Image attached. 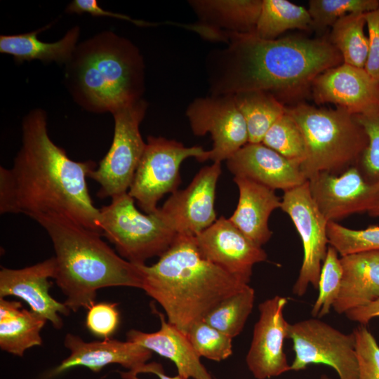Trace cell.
<instances>
[{"label":"cell","instance_id":"1","mask_svg":"<svg viewBox=\"0 0 379 379\" xmlns=\"http://www.w3.org/2000/svg\"><path fill=\"white\" fill-rule=\"evenodd\" d=\"M96 167L75 161L51 139L47 114L34 109L22 123V145L10 168L0 167V213L32 219L57 213L102 234L100 212L91 197L87 178Z\"/></svg>","mask_w":379,"mask_h":379},{"label":"cell","instance_id":"2","mask_svg":"<svg viewBox=\"0 0 379 379\" xmlns=\"http://www.w3.org/2000/svg\"><path fill=\"white\" fill-rule=\"evenodd\" d=\"M343 63L340 53L327 39L265 40L245 34L212 51L206 69L210 95L262 91L280 100L312 86L318 75Z\"/></svg>","mask_w":379,"mask_h":379},{"label":"cell","instance_id":"3","mask_svg":"<svg viewBox=\"0 0 379 379\" xmlns=\"http://www.w3.org/2000/svg\"><path fill=\"white\" fill-rule=\"evenodd\" d=\"M136 265L142 289L162 307L167 321L186 333L222 300L248 285L203 258L192 236L178 234L155 264Z\"/></svg>","mask_w":379,"mask_h":379},{"label":"cell","instance_id":"4","mask_svg":"<svg viewBox=\"0 0 379 379\" xmlns=\"http://www.w3.org/2000/svg\"><path fill=\"white\" fill-rule=\"evenodd\" d=\"M47 232L55 251V282L73 312L88 309L98 290L112 286L141 288L142 277L136 264L117 253L102 234L57 213L32 218Z\"/></svg>","mask_w":379,"mask_h":379},{"label":"cell","instance_id":"5","mask_svg":"<svg viewBox=\"0 0 379 379\" xmlns=\"http://www.w3.org/2000/svg\"><path fill=\"white\" fill-rule=\"evenodd\" d=\"M64 81L74 102L93 113H113L142 98L145 66L139 48L112 31L78 44Z\"/></svg>","mask_w":379,"mask_h":379},{"label":"cell","instance_id":"6","mask_svg":"<svg viewBox=\"0 0 379 379\" xmlns=\"http://www.w3.org/2000/svg\"><path fill=\"white\" fill-rule=\"evenodd\" d=\"M286 112L305 139L306 157L300 167L307 180L319 173L338 175L357 166L368 138L354 115L339 107L306 104L286 107Z\"/></svg>","mask_w":379,"mask_h":379},{"label":"cell","instance_id":"7","mask_svg":"<svg viewBox=\"0 0 379 379\" xmlns=\"http://www.w3.org/2000/svg\"><path fill=\"white\" fill-rule=\"evenodd\" d=\"M111 199L109 204L100 208V229L121 257L133 264H145L170 248L178 234L161 207L144 214L128 192Z\"/></svg>","mask_w":379,"mask_h":379},{"label":"cell","instance_id":"8","mask_svg":"<svg viewBox=\"0 0 379 379\" xmlns=\"http://www.w3.org/2000/svg\"><path fill=\"white\" fill-rule=\"evenodd\" d=\"M148 103L143 98L112 113L114 126L111 146L88 178L100 185L101 199L128 192L146 143L140 131Z\"/></svg>","mask_w":379,"mask_h":379},{"label":"cell","instance_id":"9","mask_svg":"<svg viewBox=\"0 0 379 379\" xmlns=\"http://www.w3.org/2000/svg\"><path fill=\"white\" fill-rule=\"evenodd\" d=\"M190 157L206 161L209 159V150L201 146L185 147L182 142L161 136L147 137L128 191L145 213L154 212L158 201L166 194L178 190L181 182L180 165Z\"/></svg>","mask_w":379,"mask_h":379},{"label":"cell","instance_id":"10","mask_svg":"<svg viewBox=\"0 0 379 379\" xmlns=\"http://www.w3.org/2000/svg\"><path fill=\"white\" fill-rule=\"evenodd\" d=\"M288 338L292 340L295 352L291 370L298 371L312 364H322L331 366L340 379H358L353 331L346 334L313 318L289 324Z\"/></svg>","mask_w":379,"mask_h":379},{"label":"cell","instance_id":"11","mask_svg":"<svg viewBox=\"0 0 379 379\" xmlns=\"http://www.w3.org/2000/svg\"><path fill=\"white\" fill-rule=\"evenodd\" d=\"M293 221L302 244L303 258L292 292L303 295L310 285L318 288L321 266L328 247V221L310 190L308 180L284 192L280 208Z\"/></svg>","mask_w":379,"mask_h":379},{"label":"cell","instance_id":"12","mask_svg":"<svg viewBox=\"0 0 379 379\" xmlns=\"http://www.w3.org/2000/svg\"><path fill=\"white\" fill-rule=\"evenodd\" d=\"M186 116L194 135H211L209 159L213 162L227 160L248 142L246 121L234 95L195 98L187 107Z\"/></svg>","mask_w":379,"mask_h":379},{"label":"cell","instance_id":"13","mask_svg":"<svg viewBox=\"0 0 379 379\" xmlns=\"http://www.w3.org/2000/svg\"><path fill=\"white\" fill-rule=\"evenodd\" d=\"M308 183L314 201L328 222L368 213L379 202V182L365 180L357 166L338 175L319 173Z\"/></svg>","mask_w":379,"mask_h":379},{"label":"cell","instance_id":"14","mask_svg":"<svg viewBox=\"0 0 379 379\" xmlns=\"http://www.w3.org/2000/svg\"><path fill=\"white\" fill-rule=\"evenodd\" d=\"M64 345L69 350V356L52 369L47 378L55 377L77 366L100 372L107 365L119 364L128 370L121 373L122 378L139 379L137 378L138 373H149L152 368V363L147 364L152 352L132 341L109 338L86 342L79 335L67 333Z\"/></svg>","mask_w":379,"mask_h":379},{"label":"cell","instance_id":"15","mask_svg":"<svg viewBox=\"0 0 379 379\" xmlns=\"http://www.w3.org/2000/svg\"><path fill=\"white\" fill-rule=\"evenodd\" d=\"M288 299L275 295L260 303V317L246 357L247 366L256 379L279 376L291 370L284 351L289 323L283 312Z\"/></svg>","mask_w":379,"mask_h":379},{"label":"cell","instance_id":"16","mask_svg":"<svg viewBox=\"0 0 379 379\" xmlns=\"http://www.w3.org/2000/svg\"><path fill=\"white\" fill-rule=\"evenodd\" d=\"M195 240L203 258L247 284L254 265L267 258L262 246L224 216L196 236Z\"/></svg>","mask_w":379,"mask_h":379},{"label":"cell","instance_id":"17","mask_svg":"<svg viewBox=\"0 0 379 379\" xmlns=\"http://www.w3.org/2000/svg\"><path fill=\"white\" fill-rule=\"evenodd\" d=\"M220 174V162L202 168L185 190L173 193L161 206L178 234L196 237L217 220L214 202Z\"/></svg>","mask_w":379,"mask_h":379},{"label":"cell","instance_id":"18","mask_svg":"<svg viewBox=\"0 0 379 379\" xmlns=\"http://www.w3.org/2000/svg\"><path fill=\"white\" fill-rule=\"evenodd\" d=\"M312 86L318 104L332 103L353 115L379 110V82L364 68L343 63L318 75Z\"/></svg>","mask_w":379,"mask_h":379},{"label":"cell","instance_id":"19","mask_svg":"<svg viewBox=\"0 0 379 379\" xmlns=\"http://www.w3.org/2000/svg\"><path fill=\"white\" fill-rule=\"evenodd\" d=\"M56 262L51 257L21 269L2 267L0 271V298L15 296L27 302L32 311L49 321L53 327L62 326L60 314L68 315L70 309L49 293L50 279H55Z\"/></svg>","mask_w":379,"mask_h":379},{"label":"cell","instance_id":"20","mask_svg":"<svg viewBox=\"0 0 379 379\" xmlns=\"http://www.w3.org/2000/svg\"><path fill=\"white\" fill-rule=\"evenodd\" d=\"M198 22L187 27L205 39L228 44L237 35L255 34L262 0H190Z\"/></svg>","mask_w":379,"mask_h":379},{"label":"cell","instance_id":"21","mask_svg":"<svg viewBox=\"0 0 379 379\" xmlns=\"http://www.w3.org/2000/svg\"><path fill=\"white\" fill-rule=\"evenodd\" d=\"M226 161L234 177L252 180L274 190L285 192L307 181L298 164L262 142H248Z\"/></svg>","mask_w":379,"mask_h":379},{"label":"cell","instance_id":"22","mask_svg":"<svg viewBox=\"0 0 379 379\" xmlns=\"http://www.w3.org/2000/svg\"><path fill=\"white\" fill-rule=\"evenodd\" d=\"M158 314L161 326L154 333L131 329L126 333L127 340L172 361L178 374L187 379H213L202 364L187 334L166 320L165 315L154 309Z\"/></svg>","mask_w":379,"mask_h":379},{"label":"cell","instance_id":"23","mask_svg":"<svg viewBox=\"0 0 379 379\" xmlns=\"http://www.w3.org/2000/svg\"><path fill=\"white\" fill-rule=\"evenodd\" d=\"M239 201L229 218L247 237L262 246L272 237L268 220L271 213L281 208V199L274 190L252 180L234 177Z\"/></svg>","mask_w":379,"mask_h":379},{"label":"cell","instance_id":"24","mask_svg":"<svg viewBox=\"0 0 379 379\" xmlns=\"http://www.w3.org/2000/svg\"><path fill=\"white\" fill-rule=\"evenodd\" d=\"M342 281L333 308L338 314L379 299V251L340 257Z\"/></svg>","mask_w":379,"mask_h":379},{"label":"cell","instance_id":"25","mask_svg":"<svg viewBox=\"0 0 379 379\" xmlns=\"http://www.w3.org/2000/svg\"><path fill=\"white\" fill-rule=\"evenodd\" d=\"M51 26L49 24L24 34L1 35L0 53L12 55L17 63L40 60L44 63L55 62L65 65L78 45L80 28L79 26L73 27L62 39L55 42L40 41L38 34Z\"/></svg>","mask_w":379,"mask_h":379},{"label":"cell","instance_id":"26","mask_svg":"<svg viewBox=\"0 0 379 379\" xmlns=\"http://www.w3.org/2000/svg\"><path fill=\"white\" fill-rule=\"evenodd\" d=\"M46 321L24 309L20 302L0 298V348L22 357L27 350L42 344L40 333Z\"/></svg>","mask_w":379,"mask_h":379},{"label":"cell","instance_id":"27","mask_svg":"<svg viewBox=\"0 0 379 379\" xmlns=\"http://www.w3.org/2000/svg\"><path fill=\"white\" fill-rule=\"evenodd\" d=\"M247 126L249 143H261L274 122L286 112V107L272 93L262 91L234 94Z\"/></svg>","mask_w":379,"mask_h":379},{"label":"cell","instance_id":"28","mask_svg":"<svg viewBox=\"0 0 379 379\" xmlns=\"http://www.w3.org/2000/svg\"><path fill=\"white\" fill-rule=\"evenodd\" d=\"M312 27L308 10L287 0H262L255 35L274 40L289 29H308Z\"/></svg>","mask_w":379,"mask_h":379},{"label":"cell","instance_id":"29","mask_svg":"<svg viewBox=\"0 0 379 379\" xmlns=\"http://www.w3.org/2000/svg\"><path fill=\"white\" fill-rule=\"evenodd\" d=\"M365 25L366 13L347 15L332 25L329 41L340 53L343 63L365 67L369 49Z\"/></svg>","mask_w":379,"mask_h":379},{"label":"cell","instance_id":"30","mask_svg":"<svg viewBox=\"0 0 379 379\" xmlns=\"http://www.w3.org/2000/svg\"><path fill=\"white\" fill-rule=\"evenodd\" d=\"M255 291L248 284L222 300L213 308L203 321L234 338L243 330L251 314Z\"/></svg>","mask_w":379,"mask_h":379},{"label":"cell","instance_id":"31","mask_svg":"<svg viewBox=\"0 0 379 379\" xmlns=\"http://www.w3.org/2000/svg\"><path fill=\"white\" fill-rule=\"evenodd\" d=\"M262 143L300 166L305 159L306 147L303 135L286 112L270 127Z\"/></svg>","mask_w":379,"mask_h":379},{"label":"cell","instance_id":"32","mask_svg":"<svg viewBox=\"0 0 379 379\" xmlns=\"http://www.w3.org/2000/svg\"><path fill=\"white\" fill-rule=\"evenodd\" d=\"M329 246L340 257L373 251H379V226L373 225L364 230H352L335 221L327 225Z\"/></svg>","mask_w":379,"mask_h":379},{"label":"cell","instance_id":"33","mask_svg":"<svg viewBox=\"0 0 379 379\" xmlns=\"http://www.w3.org/2000/svg\"><path fill=\"white\" fill-rule=\"evenodd\" d=\"M312 27L324 29L351 13H366L379 8L378 0H310Z\"/></svg>","mask_w":379,"mask_h":379},{"label":"cell","instance_id":"34","mask_svg":"<svg viewBox=\"0 0 379 379\" xmlns=\"http://www.w3.org/2000/svg\"><path fill=\"white\" fill-rule=\"evenodd\" d=\"M342 266L338 252L328 246L323 262L318 284L319 293L311 314L321 318L330 312L340 290Z\"/></svg>","mask_w":379,"mask_h":379},{"label":"cell","instance_id":"35","mask_svg":"<svg viewBox=\"0 0 379 379\" xmlns=\"http://www.w3.org/2000/svg\"><path fill=\"white\" fill-rule=\"evenodd\" d=\"M187 334L200 357L220 361L232 354V338L203 320L192 325Z\"/></svg>","mask_w":379,"mask_h":379},{"label":"cell","instance_id":"36","mask_svg":"<svg viewBox=\"0 0 379 379\" xmlns=\"http://www.w3.org/2000/svg\"><path fill=\"white\" fill-rule=\"evenodd\" d=\"M354 117L368 138L357 166L365 180L372 183L379 182V110Z\"/></svg>","mask_w":379,"mask_h":379},{"label":"cell","instance_id":"37","mask_svg":"<svg viewBox=\"0 0 379 379\" xmlns=\"http://www.w3.org/2000/svg\"><path fill=\"white\" fill-rule=\"evenodd\" d=\"M353 333L356 338L358 379H379V345L373 334L361 324Z\"/></svg>","mask_w":379,"mask_h":379},{"label":"cell","instance_id":"38","mask_svg":"<svg viewBox=\"0 0 379 379\" xmlns=\"http://www.w3.org/2000/svg\"><path fill=\"white\" fill-rule=\"evenodd\" d=\"M87 310L86 326L88 330L100 338H110L119 324L117 304L107 302L94 303Z\"/></svg>","mask_w":379,"mask_h":379},{"label":"cell","instance_id":"39","mask_svg":"<svg viewBox=\"0 0 379 379\" xmlns=\"http://www.w3.org/2000/svg\"><path fill=\"white\" fill-rule=\"evenodd\" d=\"M369 44L364 69L379 82V8L366 13Z\"/></svg>","mask_w":379,"mask_h":379},{"label":"cell","instance_id":"40","mask_svg":"<svg viewBox=\"0 0 379 379\" xmlns=\"http://www.w3.org/2000/svg\"><path fill=\"white\" fill-rule=\"evenodd\" d=\"M65 11L68 13H77L79 15L88 13L92 16L116 18L121 20L130 21L135 23L138 26H150L151 25L150 23L142 20L131 19L128 16L123 14L105 11L99 6L97 1L95 0H74L69 4Z\"/></svg>","mask_w":379,"mask_h":379},{"label":"cell","instance_id":"41","mask_svg":"<svg viewBox=\"0 0 379 379\" xmlns=\"http://www.w3.org/2000/svg\"><path fill=\"white\" fill-rule=\"evenodd\" d=\"M345 314L350 320L366 325L372 319L379 317V299L367 305L350 310Z\"/></svg>","mask_w":379,"mask_h":379},{"label":"cell","instance_id":"42","mask_svg":"<svg viewBox=\"0 0 379 379\" xmlns=\"http://www.w3.org/2000/svg\"><path fill=\"white\" fill-rule=\"evenodd\" d=\"M153 373L156 374L159 378V379H187L185 378H183L179 375L178 374L173 377H170L168 375H166L164 374V370L162 368L155 371Z\"/></svg>","mask_w":379,"mask_h":379},{"label":"cell","instance_id":"43","mask_svg":"<svg viewBox=\"0 0 379 379\" xmlns=\"http://www.w3.org/2000/svg\"><path fill=\"white\" fill-rule=\"evenodd\" d=\"M368 215L371 217H379V202L377 203L368 212Z\"/></svg>","mask_w":379,"mask_h":379},{"label":"cell","instance_id":"44","mask_svg":"<svg viewBox=\"0 0 379 379\" xmlns=\"http://www.w3.org/2000/svg\"><path fill=\"white\" fill-rule=\"evenodd\" d=\"M320 379H331V378H330L328 375L324 374L321 376Z\"/></svg>","mask_w":379,"mask_h":379}]
</instances>
